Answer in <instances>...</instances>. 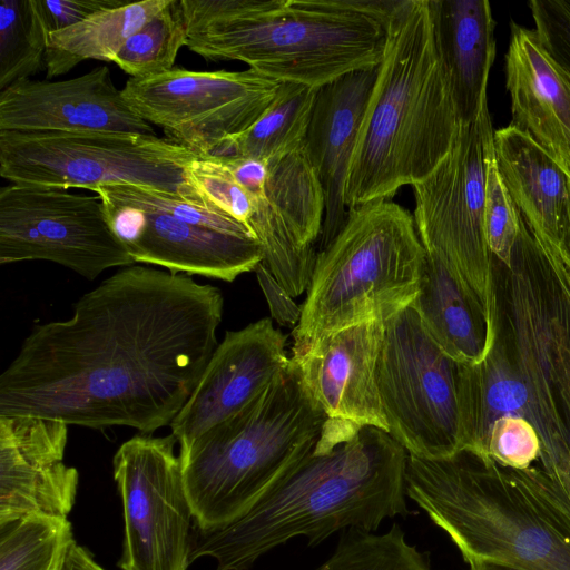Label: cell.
Returning a JSON list of instances; mask_svg holds the SVG:
<instances>
[{
    "instance_id": "6da1fadb",
    "label": "cell",
    "mask_w": 570,
    "mask_h": 570,
    "mask_svg": "<svg viewBox=\"0 0 570 570\" xmlns=\"http://www.w3.org/2000/svg\"><path fill=\"white\" fill-rule=\"evenodd\" d=\"M223 313L217 286L124 267L79 297L71 317L32 327L0 375V416L151 434L195 390Z\"/></svg>"
},
{
    "instance_id": "7a4b0ae2",
    "label": "cell",
    "mask_w": 570,
    "mask_h": 570,
    "mask_svg": "<svg viewBox=\"0 0 570 570\" xmlns=\"http://www.w3.org/2000/svg\"><path fill=\"white\" fill-rule=\"evenodd\" d=\"M409 453L387 432L365 426L325 453H309L245 514L193 541L190 562L215 570H248L261 557L303 538L317 546L336 532H375L387 519L411 513L405 472Z\"/></svg>"
},
{
    "instance_id": "3957f363",
    "label": "cell",
    "mask_w": 570,
    "mask_h": 570,
    "mask_svg": "<svg viewBox=\"0 0 570 570\" xmlns=\"http://www.w3.org/2000/svg\"><path fill=\"white\" fill-rule=\"evenodd\" d=\"M193 52L317 89L376 68L399 0H179Z\"/></svg>"
},
{
    "instance_id": "277c9868",
    "label": "cell",
    "mask_w": 570,
    "mask_h": 570,
    "mask_svg": "<svg viewBox=\"0 0 570 570\" xmlns=\"http://www.w3.org/2000/svg\"><path fill=\"white\" fill-rule=\"evenodd\" d=\"M460 126L428 0H399L348 167L347 209L391 199L424 179L449 153Z\"/></svg>"
},
{
    "instance_id": "5b68a950",
    "label": "cell",
    "mask_w": 570,
    "mask_h": 570,
    "mask_svg": "<svg viewBox=\"0 0 570 570\" xmlns=\"http://www.w3.org/2000/svg\"><path fill=\"white\" fill-rule=\"evenodd\" d=\"M406 495L442 529L465 562L570 570V523L515 470L468 451L442 459L409 454Z\"/></svg>"
},
{
    "instance_id": "8992f818",
    "label": "cell",
    "mask_w": 570,
    "mask_h": 570,
    "mask_svg": "<svg viewBox=\"0 0 570 570\" xmlns=\"http://www.w3.org/2000/svg\"><path fill=\"white\" fill-rule=\"evenodd\" d=\"M326 421L289 358L248 406L180 449L199 532L219 530L245 514L314 451Z\"/></svg>"
},
{
    "instance_id": "52a82bcc",
    "label": "cell",
    "mask_w": 570,
    "mask_h": 570,
    "mask_svg": "<svg viewBox=\"0 0 570 570\" xmlns=\"http://www.w3.org/2000/svg\"><path fill=\"white\" fill-rule=\"evenodd\" d=\"M426 253L413 215L391 199L348 210L321 252L293 330V355L309 352L327 335L366 321L385 322L417 296Z\"/></svg>"
},
{
    "instance_id": "ba28073f",
    "label": "cell",
    "mask_w": 570,
    "mask_h": 570,
    "mask_svg": "<svg viewBox=\"0 0 570 570\" xmlns=\"http://www.w3.org/2000/svg\"><path fill=\"white\" fill-rule=\"evenodd\" d=\"M493 138L487 106L473 122L461 124L445 157L412 186L420 240L462 287L482 323L488 353L500 341L494 258L483 226L485 155Z\"/></svg>"
},
{
    "instance_id": "9c48e42d",
    "label": "cell",
    "mask_w": 570,
    "mask_h": 570,
    "mask_svg": "<svg viewBox=\"0 0 570 570\" xmlns=\"http://www.w3.org/2000/svg\"><path fill=\"white\" fill-rule=\"evenodd\" d=\"M198 157L156 135L0 131V175L11 184L89 190L135 185L216 210L189 181L188 166Z\"/></svg>"
},
{
    "instance_id": "30bf717a",
    "label": "cell",
    "mask_w": 570,
    "mask_h": 570,
    "mask_svg": "<svg viewBox=\"0 0 570 570\" xmlns=\"http://www.w3.org/2000/svg\"><path fill=\"white\" fill-rule=\"evenodd\" d=\"M456 372L412 306L384 322L376 383L389 434L409 454L459 452Z\"/></svg>"
},
{
    "instance_id": "8fae6325",
    "label": "cell",
    "mask_w": 570,
    "mask_h": 570,
    "mask_svg": "<svg viewBox=\"0 0 570 570\" xmlns=\"http://www.w3.org/2000/svg\"><path fill=\"white\" fill-rule=\"evenodd\" d=\"M283 82L250 68L194 71L180 67L141 78L121 89L129 107L167 138L199 156H213L248 129L274 102Z\"/></svg>"
},
{
    "instance_id": "7c38bea8",
    "label": "cell",
    "mask_w": 570,
    "mask_h": 570,
    "mask_svg": "<svg viewBox=\"0 0 570 570\" xmlns=\"http://www.w3.org/2000/svg\"><path fill=\"white\" fill-rule=\"evenodd\" d=\"M176 438L137 433L112 459L122 504L121 570H188L193 509Z\"/></svg>"
},
{
    "instance_id": "4fadbf2b",
    "label": "cell",
    "mask_w": 570,
    "mask_h": 570,
    "mask_svg": "<svg viewBox=\"0 0 570 570\" xmlns=\"http://www.w3.org/2000/svg\"><path fill=\"white\" fill-rule=\"evenodd\" d=\"M49 261L87 279L131 266L100 196L11 184L0 189V264Z\"/></svg>"
},
{
    "instance_id": "5bb4252c",
    "label": "cell",
    "mask_w": 570,
    "mask_h": 570,
    "mask_svg": "<svg viewBox=\"0 0 570 570\" xmlns=\"http://www.w3.org/2000/svg\"><path fill=\"white\" fill-rule=\"evenodd\" d=\"M508 271L513 360L528 389L532 424L541 441L539 478L548 498L570 519V438L550 361L549 302L534 240L521 229Z\"/></svg>"
},
{
    "instance_id": "9a60e30c",
    "label": "cell",
    "mask_w": 570,
    "mask_h": 570,
    "mask_svg": "<svg viewBox=\"0 0 570 570\" xmlns=\"http://www.w3.org/2000/svg\"><path fill=\"white\" fill-rule=\"evenodd\" d=\"M234 176L252 196L249 229L263 247L262 263L293 298L299 296L311 284L324 219L323 189L305 146L269 161L244 160Z\"/></svg>"
},
{
    "instance_id": "2e32d148",
    "label": "cell",
    "mask_w": 570,
    "mask_h": 570,
    "mask_svg": "<svg viewBox=\"0 0 570 570\" xmlns=\"http://www.w3.org/2000/svg\"><path fill=\"white\" fill-rule=\"evenodd\" d=\"M117 237L135 263L233 282L264 259L259 240L181 220L139 199L128 185L94 188Z\"/></svg>"
},
{
    "instance_id": "e0dca14e",
    "label": "cell",
    "mask_w": 570,
    "mask_h": 570,
    "mask_svg": "<svg viewBox=\"0 0 570 570\" xmlns=\"http://www.w3.org/2000/svg\"><path fill=\"white\" fill-rule=\"evenodd\" d=\"M286 340L269 317L225 333L169 425L180 449L243 411L273 383L289 363Z\"/></svg>"
},
{
    "instance_id": "ac0fdd59",
    "label": "cell",
    "mask_w": 570,
    "mask_h": 570,
    "mask_svg": "<svg viewBox=\"0 0 570 570\" xmlns=\"http://www.w3.org/2000/svg\"><path fill=\"white\" fill-rule=\"evenodd\" d=\"M68 426L0 416V524L35 514L68 518L79 483L77 469L65 462Z\"/></svg>"
},
{
    "instance_id": "d6986e66",
    "label": "cell",
    "mask_w": 570,
    "mask_h": 570,
    "mask_svg": "<svg viewBox=\"0 0 570 570\" xmlns=\"http://www.w3.org/2000/svg\"><path fill=\"white\" fill-rule=\"evenodd\" d=\"M0 131L155 135L126 102L107 66L72 79H27L1 90Z\"/></svg>"
},
{
    "instance_id": "ffe728a7",
    "label": "cell",
    "mask_w": 570,
    "mask_h": 570,
    "mask_svg": "<svg viewBox=\"0 0 570 570\" xmlns=\"http://www.w3.org/2000/svg\"><path fill=\"white\" fill-rule=\"evenodd\" d=\"M384 322L372 320L341 328L309 352L291 357L328 423L389 433L376 383Z\"/></svg>"
},
{
    "instance_id": "44dd1931",
    "label": "cell",
    "mask_w": 570,
    "mask_h": 570,
    "mask_svg": "<svg viewBox=\"0 0 570 570\" xmlns=\"http://www.w3.org/2000/svg\"><path fill=\"white\" fill-rule=\"evenodd\" d=\"M504 59L510 125L529 135L570 177V66L534 28L514 21Z\"/></svg>"
},
{
    "instance_id": "7402d4cb",
    "label": "cell",
    "mask_w": 570,
    "mask_h": 570,
    "mask_svg": "<svg viewBox=\"0 0 570 570\" xmlns=\"http://www.w3.org/2000/svg\"><path fill=\"white\" fill-rule=\"evenodd\" d=\"M376 73L377 67L354 71L316 90L305 151L324 194L317 253L334 239L348 215L344 200L345 183Z\"/></svg>"
},
{
    "instance_id": "603a6c76",
    "label": "cell",
    "mask_w": 570,
    "mask_h": 570,
    "mask_svg": "<svg viewBox=\"0 0 570 570\" xmlns=\"http://www.w3.org/2000/svg\"><path fill=\"white\" fill-rule=\"evenodd\" d=\"M435 48L461 124L488 106L495 21L488 0H428Z\"/></svg>"
},
{
    "instance_id": "cb8c5ba5",
    "label": "cell",
    "mask_w": 570,
    "mask_h": 570,
    "mask_svg": "<svg viewBox=\"0 0 570 570\" xmlns=\"http://www.w3.org/2000/svg\"><path fill=\"white\" fill-rule=\"evenodd\" d=\"M499 171L533 239L560 243L570 205V177L529 135L494 131Z\"/></svg>"
},
{
    "instance_id": "d4e9b609",
    "label": "cell",
    "mask_w": 570,
    "mask_h": 570,
    "mask_svg": "<svg viewBox=\"0 0 570 570\" xmlns=\"http://www.w3.org/2000/svg\"><path fill=\"white\" fill-rule=\"evenodd\" d=\"M456 365L459 451L485 459L497 420L514 415L532 423L528 389L500 341L479 363Z\"/></svg>"
},
{
    "instance_id": "484cf974",
    "label": "cell",
    "mask_w": 570,
    "mask_h": 570,
    "mask_svg": "<svg viewBox=\"0 0 570 570\" xmlns=\"http://www.w3.org/2000/svg\"><path fill=\"white\" fill-rule=\"evenodd\" d=\"M436 346L456 364H475L488 352L483 326L460 284L426 254L421 288L411 304Z\"/></svg>"
},
{
    "instance_id": "4316f807",
    "label": "cell",
    "mask_w": 570,
    "mask_h": 570,
    "mask_svg": "<svg viewBox=\"0 0 570 570\" xmlns=\"http://www.w3.org/2000/svg\"><path fill=\"white\" fill-rule=\"evenodd\" d=\"M169 0H141L99 11L83 21L48 35L45 56L47 80L95 59L112 62L127 39L168 4Z\"/></svg>"
},
{
    "instance_id": "83f0119b",
    "label": "cell",
    "mask_w": 570,
    "mask_h": 570,
    "mask_svg": "<svg viewBox=\"0 0 570 570\" xmlns=\"http://www.w3.org/2000/svg\"><path fill=\"white\" fill-rule=\"evenodd\" d=\"M316 90L283 82L269 108L244 132L226 140L213 156L269 161L302 149Z\"/></svg>"
},
{
    "instance_id": "f1b7e54d",
    "label": "cell",
    "mask_w": 570,
    "mask_h": 570,
    "mask_svg": "<svg viewBox=\"0 0 570 570\" xmlns=\"http://www.w3.org/2000/svg\"><path fill=\"white\" fill-rule=\"evenodd\" d=\"M48 35L38 0H1L0 91L46 69Z\"/></svg>"
},
{
    "instance_id": "f546056e",
    "label": "cell",
    "mask_w": 570,
    "mask_h": 570,
    "mask_svg": "<svg viewBox=\"0 0 570 570\" xmlns=\"http://www.w3.org/2000/svg\"><path fill=\"white\" fill-rule=\"evenodd\" d=\"M75 542L68 518L28 515L0 524V570H53Z\"/></svg>"
},
{
    "instance_id": "4dcf8cb0",
    "label": "cell",
    "mask_w": 570,
    "mask_h": 570,
    "mask_svg": "<svg viewBox=\"0 0 570 570\" xmlns=\"http://www.w3.org/2000/svg\"><path fill=\"white\" fill-rule=\"evenodd\" d=\"M332 556L314 570H433L428 552L411 544L401 527L375 533L348 529Z\"/></svg>"
},
{
    "instance_id": "1f68e13d",
    "label": "cell",
    "mask_w": 570,
    "mask_h": 570,
    "mask_svg": "<svg viewBox=\"0 0 570 570\" xmlns=\"http://www.w3.org/2000/svg\"><path fill=\"white\" fill-rule=\"evenodd\" d=\"M187 33L179 0L168 4L132 33L112 62L132 78L166 72L174 63Z\"/></svg>"
},
{
    "instance_id": "d6a6232c",
    "label": "cell",
    "mask_w": 570,
    "mask_h": 570,
    "mask_svg": "<svg viewBox=\"0 0 570 570\" xmlns=\"http://www.w3.org/2000/svg\"><path fill=\"white\" fill-rule=\"evenodd\" d=\"M483 226L493 258L509 269L521 229V215L499 171L494 138L485 155Z\"/></svg>"
},
{
    "instance_id": "836d02e7",
    "label": "cell",
    "mask_w": 570,
    "mask_h": 570,
    "mask_svg": "<svg viewBox=\"0 0 570 570\" xmlns=\"http://www.w3.org/2000/svg\"><path fill=\"white\" fill-rule=\"evenodd\" d=\"M187 170L189 181L212 208L249 228L254 212L252 196L237 181L222 157L199 156L189 164Z\"/></svg>"
},
{
    "instance_id": "e575fe53",
    "label": "cell",
    "mask_w": 570,
    "mask_h": 570,
    "mask_svg": "<svg viewBox=\"0 0 570 570\" xmlns=\"http://www.w3.org/2000/svg\"><path fill=\"white\" fill-rule=\"evenodd\" d=\"M539 271L549 302L550 361L553 383L570 438V308L540 265Z\"/></svg>"
},
{
    "instance_id": "d590c367",
    "label": "cell",
    "mask_w": 570,
    "mask_h": 570,
    "mask_svg": "<svg viewBox=\"0 0 570 570\" xmlns=\"http://www.w3.org/2000/svg\"><path fill=\"white\" fill-rule=\"evenodd\" d=\"M541 454L540 436L533 424L522 416L497 420L489 433L485 459L515 470L528 469Z\"/></svg>"
},
{
    "instance_id": "8d00e7d4",
    "label": "cell",
    "mask_w": 570,
    "mask_h": 570,
    "mask_svg": "<svg viewBox=\"0 0 570 570\" xmlns=\"http://www.w3.org/2000/svg\"><path fill=\"white\" fill-rule=\"evenodd\" d=\"M38 1L49 33L79 23L99 11L118 8L129 2L126 0Z\"/></svg>"
},
{
    "instance_id": "74e56055",
    "label": "cell",
    "mask_w": 570,
    "mask_h": 570,
    "mask_svg": "<svg viewBox=\"0 0 570 570\" xmlns=\"http://www.w3.org/2000/svg\"><path fill=\"white\" fill-rule=\"evenodd\" d=\"M254 272L268 304L272 318L282 326L295 327L301 317L302 306L294 302L263 263L258 264Z\"/></svg>"
},
{
    "instance_id": "f35d334b",
    "label": "cell",
    "mask_w": 570,
    "mask_h": 570,
    "mask_svg": "<svg viewBox=\"0 0 570 570\" xmlns=\"http://www.w3.org/2000/svg\"><path fill=\"white\" fill-rule=\"evenodd\" d=\"M534 244L542 271L570 308V253L562 243L538 244L534 240Z\"/></svg>"
},
{
    "instance_id": "ab89813d",
    "label": "cell",
    "mask_w": 570,
    "mask_h": 570,
    "mask_svg": "<svg viewBox=\"0 0 570 570\" xmlns=\"http://www.w3.org/2000/svg\"><path fill=\"white\" fill-rule=\"evenodd\" d=\"M67 570H105L94 558L91 552L79 546L76 541L70 546L67 559Z\"/></svg>"
},
{
    "instance_id": "60d3db41",
    "label": "cell",
    "mask_w": 570,
    "mask_h": 570,
    "mask_svg": "<svg viewBox=\"0 0 570 570\" xmlns=\"http://www.w3.org/2000/svg\"><path fill=\"white\" fill-rule=\"evenodd\" d=\"M466 563L469 566V570H528L517 566L490 560H470Z\"/></svg>"
},
{
    "instance_id": "b9f144b4",
    "label": "cell",
    "mask_w": 570,
    "mask_h": 570,
    "mask_svg": "<svg viewBox=\"0 0 570 570\" xmlns=\"http://www.w3.org/2000/svg\"><path fill=\"white\" fill-rule=\"evenodd\" d=\"M561 243L567 248V250L570 253V205H569L568 216H567V220H566L562 237H561Z\"/></svg>"
},
{
    "instance_id": "7bdbcfd3",
    "label": "cell",
    "mask_w": 570,
    "mask_h": 570,
    "mask_svg": "<svg viewBox=\"0 0 570 570\" xmlns=\"http://www.w3.org/2000/svg\"><path fill=\"white\" fill-rule=\"evenodd\" d=\"M66 559H67V554L59 561V563L56 566V568L53 570H67Z\"/></svg>"
}]
</instances>
